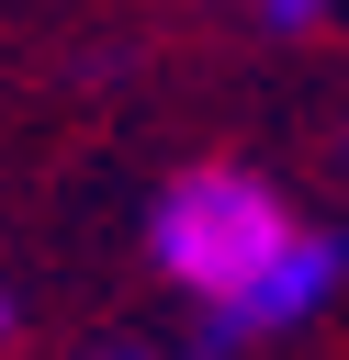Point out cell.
<instances>
[{"mask_svg":"<svg viewBox=\"0 0 349 360\" xmlns=\"http://www.w3.org/2000/svg\"><path fill=\"white\" fill-rule=\"evenodd\" d=\"M101 360H158V349H135V338H113V349H101Z\"/></svg>","mask_w":349,"mask_h":360,"instance_id":"cell-4","label":"cell"},{"mask_svg":"<svg viewBox=\"0 0 349 360\" xmlns=\"http://www.w3.org/2000/svg\"><path fill=\"white\" fill-rule=\"evenodd\" d=\"M259 22H270V34H315V22H326V0H259Z\"/></svg>","mask_w":349,"mask_h":360,"instance_id":"cell-3","label":"cell"},{"mask_svg":"<svg viewBox=\"0 0 349 360\" xmlns=\"http://www.w3.org/2000/svg\"><path fill=\"white\" fill-rule=\"evenodd\" d=\"M11 326H23V315H11V292H0V349H11Z\"/></svg>","mask_w":349,"mask_h":360,"instance_id":"cell-5","label":"cell"},{"mask_svg":"<svg viewBox=\"0 0 349 360\" xmlns=\"http://www.w3.org/2000/svg\"><path fill=\"white\" fill-rule=\"evenodd\" d=\"M304 225L281 214V191L259 180V169H191V180H169L158 202H146V259L191 292V304H225L248 270H270L281 248H293Z\"/></svg>","mask_w":349,"mask_h":360,"instance_id":"cell-1","label":"cell"},{"mask_svg":"<svg viewBox=\"0 0 349 360\" xmlns=\"http://www.w3.org/2000/svg\"><path fill=\"white\" fill-rule=\"evenodd\" d=\"M338 270H349V248L304 225L270 270H248L225 304H203V338H214V349H270V338H293V326H315V315H326Z\"/></svg>","mask_w":349,"mask_h":360,"instance_id":"cell-2","label":"cell"}]
</instances>
